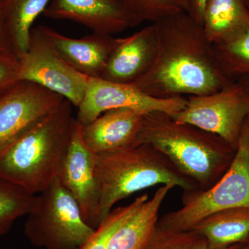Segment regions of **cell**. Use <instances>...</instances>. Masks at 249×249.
I'll return each instance as SVG.
<instances>
[{"label": "cell", "instance_id": "30", "mask_svg": "<svg viewBox=\"0 0 249 249\" xmlns=\"http://www.w3.org/2000/svg\"><path fill=\"white\" fill-rule=\"evenodd\" d=\"M247 2H248L249 7V0H247Z\"/></svg>", "mask_w": 249, "mask_h": 249}, {"label": "cell", "instance_id": "21", "mask_svg": "<svg viewBox=\"0 0 249 249\" xmlns=\"http://www.w3.org/2000/svg\"><path fill=\"white\" fill-rule=\"evenodd\" d=\"M36 196L0 178V237L10 231L18 219L29 214Z\"/></svg>", "mask_w": 249, "mask_h": 249}, {"label": "cell", "instance_id": "28", "mask_svg": "<svg viewBox=\"0 0 249 249\" xmlns=\"http://www.w3.org/2000/svg\"><path fill=\"white\" fill-rule=\"evenodd\" d=\"M237 82L241 85H242V88L244 89V91L247 96V102H248L249 106V77H245V78H240V79L237 80Z\"/></svg>", "mask_w": 249, "mask_h": 249}, {"label": "cell", "instance_id": "14", "mask_svg": "<svg viewBox=\"0 0 249 249\" xmlns=\"http://www.w3.org/2000/svg\"><path fill=\"white\" fill-rule=\"evenodd\" d=\"M145 114L129 108L106 111L90 124H81L85 145L96 155L137 145Z\"/></svg>", "mask_w": 249, "mask_h": 249}, {"label": "cell", "instance_id": "11", "mask_svg": "<svg viewBox=\"0 0 249 249\" xmlns=\"http://www.w3.org/2000/svg\"><path fill=\"white\" fill-rule=\"evenodd\" d=\"M81 127L76 120L71 144L59 178L76 199L85 222L96 229L100 225L101 197L96 174V154L85 145Z\"/></svg>", "mask_w": 249, "mask_h": 249}, {"label": "cell", "instance_id": "16", "mask_svg": "<svg viewBox=\"0 0 249 249\" xmlns=\"http://www.w3.org/2000/svg\"><path fill=\"white\" fill-rule=\"evenodd\" d=\"M175 187L163 185L114 232L108 249H142L157 227L159 212L165 198Z\"/></svg>", "mask_w": 249, "mask_h": 249}, {"label": "cell", "instance_id": "25", "mask_svg": "<svg viewBox=\"0 0 249 249\" xmlns=\"http://www.w3.org/2000/svg\"><path fill=\"white\" fill-rule=\"evenodd\" d=\"M19 60L12 53L0 52V95L19 82Z\"/></svg>", "mask_w": 249, "mask_h": 249}, {"label": "cell", "instance_id": "2", "mask_svg": "<svg viewBox=\"0 0 249 249\" xmlns=\"http://www.w3.org/2000/svg\"><path fill=\"white\" fill-rule=\"evenodd\" d=\"M65 99L55 110L0 153V178L35 196L59 178L76 118Z\"/></svg>", "mask_w": 249, "mask_h": 249}, {"label": "cell", "instance_id": "22", "mask_svg": "<svg viewBox=\"0 0 249 249\" xmlns=\"http://www.w3.org/2000/svg\"><path fill=\"white\" fill-rule=\"evenodd\" d=\"M148 199L147 195H142L127 206L111 210L91 237L78 249H108L111 237L118 228Z\"/></svg>", "mask_w": 249, "mask_h": 249}, {"label": "cell", "instance_id": "3", "mask_svg": "<svg viewBox=\"0 0 249 249\" xmlns=\"http://www.w3.org/2000/svg\"><path fill=\"white\" fill-rule=\"evenodd\" d=\"M139 142L150 144L166 156L199 192L222 178L235 156L224 139L191 124H181L162 111L143 116Z\"/></svg>", "mask_w": 249, "mask_h": 249}, {"label": "cell", "instance_id": "19", "mask_svg": "<svg viewBox=\"0 0 249 249\" xmlns=\"http://www.w3.org/2000/svg\"><path fill=\"white\" fill-rule=\"evenodd\" d=\"M202 27L212 45L230 38L249 27L247 0H209Z\"/></svg>", "mask_w": 249, "mask_h": 249}, {"label": "cell", "instance_id": "15", "mask_svg": "<svg viewBox=\"0 0 249 249\" xmlns=\"http://www.w3.org/2000/svg\"><path fill=\"white\" fill-rule=\"evenodd\" d=\"M41 28L72 68L88 78H101L114 48L115 37L93 33L73 38L46 26L41 25Z\"/></svg>", "mask_w": 249, "mask_h": 249}, {"label": "cell", "instance_id": "4", "mask_svg": "<svg viewBox=\"0 0 249 249\" xmlns=\"http://www.w3.org/2000/svg\"><path fill=\"white\" fill-rule=\"evenodd\" d=\"M96 169L101 191L100 224L116 203L150 187L171 185L181 188L183 194L199 192L196 183L150 144L139 142L123 150L98 154Z\"/></svg>", "mask_w": 249, "mask_h": 249}, {"label": "cell", "instance_id": "8", "mask_svg": "<svg viewBox=\"0 0 249 249\" xmlns=\"http://www.w3.org/2000/svg\"><path fill=\"white\" fill-rule=\"evenodd\" d=\"M19 60V81L36 83L79 106L89 78L62 58L41 25L33 29L27 52Z\"/></svg>", "mask_w": 249, "mask_h": 249}, {"label": "cell", "instance_id": "27", "mask_svg": "<svg viewBox=\"0 0 249 249\" xmlns=\"http://www.w3.org/2000/svg\"><path fill=\"white\" fill-rule=\"evenodd\" d=\"M0 52L12 53L1 14H0Z\"/></svg>", "mask_w": 249, "mask_h": 249}, {"label": "cell", "instance_id": "5", "mask_svg": "<svg viewBox=\"0 0 249 249\" xmlns=\"http://www.w3.org/2000/svg\"><path fill=\"white\" fill-rule=\"evenodd\" d=\"M181 209L159 218L157 227L188 231L210 214L234 208H249V116L230 168L212 187L199 193L183 194Z\"/></svg>", "mask_w": 249, "mask_h": 249}, {"label": "cell", "instance_id": "31", "mask_svg": "<svg viewBox=\"0 0 249 249\" xmlns=\"http://www.w3.org/2000/svg\"><path fill=\"white\" fill-rule=\"evenodd\" d=\"M247 3H248V2H247Z\"/></svg>", "mask_w": 249, "mask_h": 249}, {"label": "cell", "instance_id": "24", "mask_svg": "<svg viewBox=\"0 0 249 249\" xmlns=\"http://www.w3.org/2000/svg\"><path fill=\"white\" fill-rule=\"evenodd\" d=\"M243 244V243H242ZM239 245L225 249H235ZM142 249H211L207 241L193 230L171 231L157 227L151 238Z\"/></svg>", "mask_w": 249, "mask_h": 249}, {"label": "cell", "instance_id": "20", "mask_svg": "<svg viewBox=\"0 0 249 249\" xmlns=\"http://www.w3.org/2000/svg\"><path fill=\"white\" fill-rule=\"evenodd\" d=\"M212 45L217 66L226 78L235 82L249 77V27Z\"/></svg>", "mask_w": 249, "mask_h": 249}, {"label": "cell", "instance_id": "29", "mask_svg": "<svg viewBox=\"0 0 249 249\" xmlns=\"http://www.w3.org/2000/svg\"><path fill=\"white\" fill-rule=\"evenodd\" d=\"M235 249H249V240L245 243L242 244Z\"/></svg>", "mask_w": 249, "mask_h": 249}, {"label": "cell", "instance_id": "17", "mask_svg": "<svg viewBox=\"0 0 249 249\" xmlns=\"http://www.w3.org/2000/svg\"><path fill=\"white\" fill-rule=\"evenodd\" d=\"M191 229L206 239L211 249H225L245 243L249 240V208L218 211Z\"/></svg>", "mask_w": 249, "mask_h": 249}, {"label": "cell", "instance_id": "12", "mask_svg": "<svg viewBox=\"0 0 249 249\" xmlns=\"http://www.w3.org/2000/svg\"><path fill=\"white\" fill-rule=\"evenodd\" d=\"M42 15L51 19L73 21L105 35L134 27L127 11L116 0H52Z\"/></svg>", "mask_w": 249, "mask_h": 249}, {"label": "cell", "instance_id": "9", "mask_svg": "<svg viewBox=\"0 0 249 249\" xmlns=\"http://www.w3.org/2000/svg\"><path fill=\"white\" fill-rule=\"evenodd\" d=\"M187 98H159L147 94L134 83H119L101 78H89L78 107L76 120L89 124L109 109L129 108L144 114L162 111L172 117L186 106Z\"/></svg>", "mask_w": 249, "mask_h": 249}, {"label": "cell", "instance_id": "10", "mask_svg": "<svg viewBox=\"0 0 249 249\" xmlns=\"http://www.w3.org/2000/svg\"><path fill=\"white\" fill-rule=\"evenodd\" d=\"M65 98L36 83L19 81L0 95V153L45 119Z\"/></svg>", "mask_w": 249, "mask_h": 249}, {"label": "cell", "instance_id": "13", "mask_svg": "<svg viewBox=\"0 0 249 249\" xmlns=\"http://www.w3.org/2000/svg\"><path fill=\"white\" fill-rule=\"evenodd\" d=\"M153 24L132 35L115 38L114 48L101 78L119 83H134L152 67L157 54Z\"/></svg>", "mask_w": 249, "mask_h": 249}, {"label": "cell", "instance_id": "18", "mask_svg": "<svg viewBox=\"0 0 249 249\" xmlns=\"http://www.w3.org/2000/svg\"><path fill=\"white\" fill-rule=\"evenodd\" d=\"M52 0H0V14L11 52L20 59L27 52L33 25Z\"/></svg>", "mask_w": 249, "mask_h": 249}, {"label": "cell", "instance_id": "23", "mask_svg": "<svg viewBox=\"0 0 249 249\" xmlns=\"http://www.w3.org/2000/svg\"><path fill=\"white\" fill-rule=\"evenodd\" d=\"M125 9L134 27L152 23L181 11L179 0H116Z\"/></svg>", "mask_w": 249, "mask_h": 249}, {"label": "cell", "instance_id": "26", "mask_svg": "<svg viewBox=\"0 0 249 249\" xmlns=\"http://www.w3.org/2000/svg\"><path fill=\"white\" fill-rule=\"evenodd\" d=\"M209 0H179L181 11L202 25L205 9Z\"/></svg>", "mask_w": 249, "mask_h": 249}, {"label": "cell", "instance_id": "1", "mask_svg": "<svg viewBox=\"0 0 249 249\" xmlns=\"http://www.w3.org/2000/svg\"><path fill=\"white\" fill-rule=\"evenodd\" d=\"M157 54L152 67L134 84L159 98L202 96L232 83L223 75L202 25L183 11L152 23Z\"/></svg>", "mask_w": 249, "mask_h": 249}, {"label": "cell", "instance_id": "7", "mask_svg": "<svg viewBox=\"0 0 249 249\" xmlns=\"http://www.w3.org/2000/svg\"><path fill=\"white\" fill-rule=\"evenodd\" d=\"M248 116L247 96L235 81L214 93L188 96L183 109L172 118L219 136L236 151Z\"/></svg>", "mask_w": 249, "mask_h": 249}, {"label": "cell", "instance_id": "6", "mask_svg": "<svg viewBox=\"0 0 249 249\" xmlns=\"http://www.w3.org/2000/svg\"><path fill=\"white\" fill-rule=\"evenodd\" d=\"M24 223V234L35 247L78 249L96 229L83 219L79 206L60 178L38 196Z\"/></svg>", "mask_w": 249, "mask_h": 249}]
</instances>
